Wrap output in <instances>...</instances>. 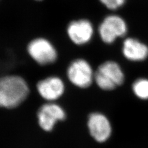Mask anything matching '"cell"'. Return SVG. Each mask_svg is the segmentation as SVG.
<instances>
[{"label":"cell","mask_w":148,"mask_h":148,"mask_svg":"<svg viewBox=\"0 0 148 148\" xmlns=\"http://www.w3.org/2000/svg\"><path fill=\"white\" fill-rule=\"evenodd\" d=\"M29 87L24 78L11 75L0 78V107L15 108L29 95Z\"/></svg>","instance_id":"6da1fadb"},{"label":"cell","mask_w":148,"mask_h":148,"mask_svg":"<svg viewBox=\"0 0 148 148\" xmlns=\"http://www.w3.org/2000/svg\"><path fill=\"white\" fill-rule=\"evenodd\" d=\"M27 52L32 59L39 65L53 64L58 59V51L53 43L45 38H36L27 46Z\"/></svg>","instance_id":"3957f363"},{"label":"cell","mask_w":148,"mask_h":148,"mask_svg":"<svg viewBox=\"0 0 148 148\" xmlns=\"http://www.w3.org/2000/svg\"><path fill=\"white\" fill-rule=\"evenodd\" d=\"M134 94L141 99H148V79L139 78L133 83Z\"/></svg>","instance_id":"8fae6325"},{"label":"cell","mask_w":148,"mask_h":148,"mask_svg":"<svg viewBox=\"0 0 148 148\" xmlns=\"http://www.w3.org/2000/svg\"><path fill=\"white\" fill-rule=\"evenodd\" d=\"M88 126L92 137L99 143L108 140L112 133V127L109 120L101 113L95 112L90 114Z\"/></svg>","instance_id":"9c48e42d"},{"label":"cell","mask_w":148,"mask_h":148,"mask_svg":"<svg viewBox=\"0 0 148 148\" xmlns=\"http://www.w3.org/2000/svg\"><path fill=\"white\" fill-rule=\"evenodd\" d=\"M124 73L119 64L112 61L101 64L95 73L94 80L101 89L112 90L123 84Z\"/></svg>","instance_id":"7a4b0ae2"},{"label":"cell","mask_w":148,"mask_h":148,"mask_svg":"<svg viewBox=\"0 0 148 148\" xmlns=\"http://www.w3.org/2000/svg\"><path fill=\"white\" fill-rule=\"evenodd\" d=\"M37 116L41 128L46 132H50L58 121L65 119L66 112L59 105L49 102L39 109Z\"/></svg>","instance_id":"8992f818"},{"label":"cell","mask_w":148,"mask_h":148,"mask_svg":"<svg viewBox=\"0 0 148 148\" xmlns=\"http://www.w3.org/2000/svg\"><path fill=\"white\" fill-rule=\"evenodd\" d=\"M67 75L73 85L86 88L92 84L95 73L88 62L83 59H77L69 66Z\"/></svg>","instance_id":"277c9868"},{"label":"cell","mask_w":148,"mask_h":148,"mask_svg":"<svg viewBox=\"0 0 148 148\" xmlns=\"http://www.w3.org/2000/svg\"><path fill=\"white\" fill-rule=\"evenodd\" d=\"M122 53L129 61H143L148 57V46L137 39L128 38L123 41Z\"/></svg>","instance_id":"30bf717a"},{"label":"cell","mask_w":148,"mask_h":148,"mask_svg":"<svg viewBox=\"0 0 148 148\" xmlns=\"http://www.w3.org/2000/svg\"><path fill=\"white\" fill-rule=\"evenodd\" d=\"M67 33L74 44L83 45L91 40L94 29L90 21L80 19L71 22L67 26Z\"/></svg>","instance_id":"ba28073f"},{"label":"cell","mask_w":148,"mask_h":148,"mask_svg":"<svg viewBox=\"0 0 148 148\" xmlns=\"http://www.w3.org/2000/svg\"><path fill=\"white\" fill-rule=\"evenodd\" d=\"M36 90L41 98L49 102H53L63 95L65 85L61 78L50 76L40 80L36 85Z\"/></svg>","instance_id":"52a82bcc"},{"label":"cell","mask_w":148,"mask_h":148,"mask_svg":"<svg viewBox=\"0 0 148 148\" xmlns=\"http://www.w3.org/2000/svg\"><path fill=\"white\" fill-rule=\"evenodd\" d=\"M36 1H41V0H36Z\"/></svg>","instance_id":"4fadbf2b"},{"label":"cell","mask_w":148,"mask_h":148,"mask_svg":"<svg viewBox=\"0 0 148 148\" xmlns=\"http://www.w3.org/2000/svg\"><path fill=\"white\" fill-rule=\"evenodd\" d=\"M98 30L102 41L107 44H111L118 37L125 35L128 27L125 21L121 17L110 15L104 18Z\"/></svg>","instance_id":"5b68a950"},{"label":"cell","mask_w":148,"mask_h":148,"mask_svg":"<svg viewBox=\"0 0 148 148\" xmlns=\"http://www.w3.org/2000/svg\"><path fill=\"white\" fill-rule=\"evenodd\" d=\"M99 1L107 8L115 10L122 7L126 0H99Z\"/></svg>","instance_id":"7c38bea8"}]
</instances>
